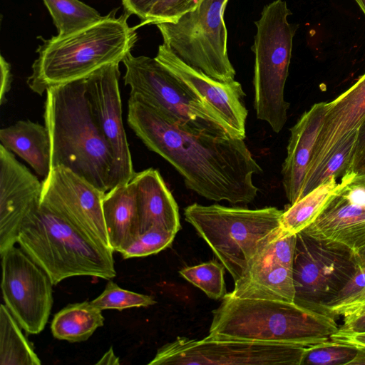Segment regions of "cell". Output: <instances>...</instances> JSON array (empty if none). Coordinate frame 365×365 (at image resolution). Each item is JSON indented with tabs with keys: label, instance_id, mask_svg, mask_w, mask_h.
Here are the masks:
<instances>
[{
	"label": "cell",
	"instance_id": "1",
	"mask_svg": "<svg viewBox=\"0 0 365 365\" xmlns=\"http://www.w3.org/2000/svg\"><path fill=\"white\" fill-rule=\"evenodd\" d=\"M128 123L145 146L182 176L186 187L216 202L247 204L257 197L253 176L262 172L244 139L192 132L130 96Z\"/></svg>",
	"mask_w": 365,
	"mask_h": 365
},
{
	"label": "cell",
	"instance_id": "2",
	"mask_svg": "<svg viewBox=\"0 0 365 365\" xmlns=\"http://www.w3.org/2000/svg\"><path fill=\"white\" fill-rule=\"evenodd\" d=\"M43 119L51 143V169L63 166L108 192L115 160L92 110L86 78L49 88Z\"/></svg>",
	"mask_w": 365,
	"mask_h": 365
},
{
	"label": "cell",
	"instance_id": "3",
	"mask_svg": "<svg viewBox=\"0 0 365 365\" xmlns=\"http://www.w3.org/2000/svg\"><path fill=\"white\" fill-rule=\"evenodd\" d=\"M124 12L116 10L98 21L66 35L43 39L27 79L38 95L53 86L86 78L102 67L122 62L135 46L138 34Z\"/></svg>",
	"mask_w": 365,
	"mask_h": 365
},
{
	"label": "cell",
	"instance_id": "4",
	"mask_svg": "<svg viewBox=\"0 0 365 365\" xmlns=\"http://www.w3.org/2000/svg\"><path fill=\"white\" fill-rule=\"evenodd\" d=\"M334 317L282 301L226 294L212 311L208 339L312 346L338 330Z\"/></svg>",
	"mask_w": 365,
	"mask_h": 365
},
{
	"label": "cell",
	"instance_id": "5",
	"mask_svg": "<svg viewBox=\"0 0 365 365\" xmlns=\"http://www.w3.org/2000/svg\"><path fill=\"white\" fill-rule=\"evenodd\" d=\"M17 243L53 285L74 276L111 279L116 275L112 250L41 203L24 220Z\"/></svg>",
	"mask_w": 365,
	"mask_h": 365
},
{
	"label": "cell",
	"instance_id": "6",
	"mask_svg": "<svg viewBox=\"0 0 365 365\" xmlns=\"http://www.w3.org/2000/svg\"><path fill=\"white\" fill-rule=\"evenodd\" d=\"M283 210L230 207L193 203L184 209L185 220L195 229L232 277L245 273L249 263L269 235L280 226Z\"/></svg>",
	"mask_w": 365,
	"mask_h": 365
},
{
	"label": "cell",
	"instance_id": "7",
	"mask_svg": "<svg viewBox=\"0 0 365 365\" xmlns=\"http://www.w3.org/2000/svg\"><path fill=\"white\" fill-rule=\"evenodd\" d=\"M122 62L125 68L123 80L130 88V96L143 101L188 130L240 138L215 108L155 58L134 56L130 52Z\"/></svg>",
	"mask_w": 365,
	"mask_h": 365
},
{
	"label": "cell",
	"instance_id": "8",
	"mask_svg": "<svg viewBox=\"0 0 365 365\" xmlns=\"http://www.w3.org/2000/svg\"><path fill=\"white\" fill-rule=\"evenodd\" d=\"M292 14L286 1L265 5L255 22L254 108L258 119L278 133L287 120L289 103L284 99L293 38L297 26L288 21Z\"/></svg>",
	"mask_w": 365,
	"mask_h": 365
},
{
	"label": "cell",
	"instance_id": "9",
	"mask_svg": "<svg viewBox=\"0 0 365 365\" xmlns=\"http://www.w3.org/2000/svg\"><path fill=\"white\" fill-rule=\"evenodd\" d=\"M228 0H200L174 21L156 24L163 44L187 65L220 82L235 80L224 11Z\"/></svg>",
	"mask_w": 365,
	"mask_h": 365
},
{
	"label": "cell",
	"instance_id": "10",
	"mask_svg": "<svg viewBox=\"0 0 365 365\" xmlns=\"http://www.w3.org/2000/svg\"><path fill=\"white\" fill-rule=\"evenodd\" d=\"M359 268L351 250L317 240L302 231L297 233L292 264L294 302L329 314L331 303Z\"/></svg>",
	"mask_w": 365,
	"mask_h": 365
},
{
	"label": "cell",
	"instance_id": "11",
	"mask_svg": "<svg viewBox=\"0 0 365 365\" xmlns=\"http://www.w3.org/2000/svg\"><path fill=\"white\" fill-rule=\"evenodd\" d=\"M308 346L178 336L149 365H301Z\"/></svg>",
	"mask_w": 365,
	"mask_h": 365
},
{
	"label": "cell",
	"instance_id": "12",
	"mask_svg": "<svg viewBox=\"0 0 365 365\" xmlns=\"http://www.w3.org/2000/svg\"><path fill=\"white\" fill-rule=\"evenodd\" d=\"M5 305L21 328L32 334L44 329L53 306V283L21 247L0 252Z\"/></svg>",
	"mask_w": 365,
	"mask_h": 365
},
{
	"label": "cell",
	"instance_id": "13",
	"mask_svg": "<svg viewBox=\"0 0 365 365\" xmlns=\"http://www.w3.org/2000/svg\"><path fill=\"white\" fill-rule=\"evenodd\" d=\"M105 193L58 165L53 167L42 182L41 204L65 218L98 245L112 250L103 211Z\"/></svg>",
	"mask_w": 365,
	"mask_h": 365
},
{
	"label": "cell",
	"instance_id": "14",
	"mask_svg": "<svg viewBox=\"0 0 365 365\" xmlns=\"http://www.w3.org/2000/svg\"><path fill=\"white\" fill-rule=\"evenodd\" d=\"M120 74L119 63H114L86 78V92L92 110L114 157L111 188L128 183L136 173L123 124Z\"/></svg>",
	"mask_w": 365,
	"mask_h": 365
},
{
	"label": "cell",
	"instance_id": "15",
	"mask_svg": "<svg viewBox=\"0 0 365 365\" xmlns=\"http://www.w3.org/2000/svg\"><path fill=\"white\" fill-rule=\"evenodd\" d=\"M353 173L341 178V187L305 234L338 245L356 255L365 248V190L352 180Z\"/></svg>",
	"mask_w": 365,
	"mask_h": 365
},
{
	"label": "cell",
	"instance_id": "16",
	"mask_svg": "<svg viewBox=\"0 0 365 365\" xmlns=\"http://www.w3.org/2000/svg\"><path fill=\"white\" fill-rule=\"evenodd\" d=\"M42 182L0 145V252L17 243L26 216L41 203Z\"/></svg>",
	"mask_w": 365,
	"mask_h": 365
},
{
	"label": "cell",
	"instance_id": "17",
	"mask_svg": "<svg viewBox=\"0 0 365 365\" xmlns=\"http://www.w3.org/2000/svg\"><path fill=\"white\" fill-rule=\"evenodd\" d=\"M180 78L195 95L215 108L235 130L240 138H245V123L248 111L242 85L234 80L220 82L187 65L163 43L155 57Z\"/></svg>",
	"mask_w": 365,
	"mask_h": 365
},
{
	"label": "cell",
	"instance_id": "18",
	"mask_svg": "<svg viewBox=\"0 0 365 365\" xmlns=\"http://www.w3.org/2000/svg\"><path fill=\"white\" fill-rule=\"evenodd\" d=\"M365 120V73L346 91L327 102L324 120L304 182L302 197L324 162Z\"/></svg>",
	"mask_w": 365,
	"mask_h": 365
},
{
	"label": "cell",
	"instance_id": "19",
	"mask_svg": "<svg viewBox=\"0 0 365 365\" xmlns=\"http://www.w3.org/2000/svg\"><path fill=\"white\" fill-rule=\"evenodd\" d=\"M327 102L314 104L290 129L287 155L282 168V184L290 205L301 198Z\"/></svg>",
	"mask_w": 365,
	"mask_h": 365
},
{
	"label": "cell",
	"instance_id": "20",
	"mask_svg": "<svg viewBox=\"0 0 365 365\" xmlns=\"http://www.w3.org/2000/svg\"><path fill=\"white\" fill-rule=\"evenodd\" d=\"M140 234L159 227L177 234L181 225L178 206L158 170L148 168L135 173Z\"/></svg>",
	"mask_w": 365,
	"mask_h": 365
},
{
	"label": "cell",
	"instance_id": "21",
	"mask_svg": "<svg viewBox=\"0 0 365 365\" xmlns=\"http://www.w3.org/2000/svg\"><path fill=\"white\" fill-rule=\"evenodd\" d=\"M103 211L110 247L120 253L140 235L135 187L132 180L105 193Z\"/></svg>",
	"mask_w": 365,
	"mask_h": 365
},
{
	"label": "cell",
	"instance_id": "22",
	"mask_svg": "<svg viewBox=\"0 0 365 365\" xmlns=\"http://www.w3.org/2000/svg\"><path fill=\"white\" fill-rule=\"evenodd\" d=\"M1 144L24 159L46 178L51 170V143L46 126L29 120H19L0 130Z\"/></svg>",
	"mask_w": 365,
	"mask_h": 365
},
{
	"label": "cell",
	"instance_id": "23",
	"mask_svg": "<svg viewBox=\"0 0 365 365\" xmlns=\"http://www.w3.org/2000/svg\"><path fill=\"white\" fill-rule=\"evenodd\" d=\"M230 294L240 298L294 302L292 269L280 264L264 266L235 282Z\"/></svg>",
	"mask_w": 365,
	"mask_h": 365
},
{
	"label": "cell",
	"instance_id": "24",
	"mask_svg": "<svg viewBox=\"0 0 365 365\" xmlns=\"http://www.w3.org/2000/svg\"><path fill=\"white\" fill-rule=\"evenodd\" d=\"M102 311L91 302L70 304L55 314L51 325L52 334L60 340L84 341L103 326Z\"/></svg>",
	"mask_w": 365,
	"mask_h": 365
},
{
	"label": "cell",
	"instance_id": "25",
	"mask_svg": "<svg viewBox=\"0 0 365 365\" xmlns=\"http://www.w3.org/2000/svg\"><path fill=\"white\" fill-rule=\"evenodd\" d=\"M335 177H331L283 211L280 218L282 231L297 235L319 217L341 187Z\"/></svg>",
	"mask_w": 365,
	"mask_h": 365
},
{
	"label": "cell",
	"instance_id": "26",
	"mask_svg": "<svg viewBox=\"0 0 365 365\" xmlns=\"http://www.w3.org/2000/svg\"><path fill=\"white\" fill-rule=\"evenodd\" d=\"M7 307L0 308V365H39L40 359Z\"/></svg>",
	"mask_w": 365,
	"mask_h": 365
},
{
	"label": "cell",
	"instance_id": "27",
	"mask_svg": "<svg viewBox=\"0 0 365 365\" xmlns=\"http://www.w3.org/2000/svg\"><path fill=\"white\" fill-rule=\"evenodd\" d=\"M48 9L58 35H66L86 27L103 16L80 0H43Z\"/></svg>",
	"mask_w": 365,
	"mask_h": 365
},
{
	"label": "cell",
	"instance_id": "28",
	"mask_svg": "<svg viewBox=\"0 0 365 365\" xmlns=\"http://www.w3.org/2000/svg\"><path fill=\"white\" fill-rule=\"evenodd\" d=\"M296 242L297 235L287 234L282 231L279 227L259 247L244 275L272 264H280L292 269Z\"/></svg>",
	"mask_w": 365,
	"mask_h": 365
},
{
	"label": "cell",
	"instance_id": "29",
	"mask_svg": "<svg viewBox=\"0 0 365 365\" xmlns=\"http://www.w3.org/2000/svg\"><path fill=\"white\" fill-rule=\"evenodd\" d=\"M225 269L221 262L212 260L185 267L179 273L187 281L200 288L208 297L219 299L226 294Z\"/></svg>",
	"mask_w": 365,
	"mask_h": 365
},
{
	"label": "cell",
	"instance_id": "30",
	"mask_svg": "<svg viewBox=\"0 0 365 365\" xmlns=\"http://www.w3.org/2000/svg\"><path fill=\"white\" fill-rule=\"evenodd\" d=\"M91 303L101 310H123L133 307H147L155 304L156 301L151 296L122 289L109 279L103 292Z\"/></svg>",
	"mask_w": 365,
	"mask_h": 365
},
{
	"label": "cell",
	"instance_id": "31",
	"mask_svg": "<svg viewBox=\"0 0 365 365\" xmlns=\"http://www.w3.org/2000/svg\"><path fill=\"white\" fill-rule=\"evenodd\" d=\"M357 352V347L329 340L308 346L301 365H348Z\"/></svg>",
	"mask_w": 365,
	"mask_h": 365
},
{
	"label": "cell",
	"instance_id": "32",
	"mask_svg": "<svg viewBox=\"0 0 365 365\" xmlns=\"http://www.w3.org/2000/svg\"><path fill=\"white\" fill-rule=\"evenodd\" d=\"M175 235L159 227H152L138 235L120 254L124 259H129L158 253L171 245Z\"/></svg>",
	"mask_w": 365,
	"mask_h": 365
},
{
	"label": "cell",
	"instance_id": "33",
	"mask_svg": "<svg viewBox=\"0 0 365 365\" xmlns=\"http://www.w3.org/2000/svg\"><path fill=\"white\" fill-rule=\"evenodd\" d=\"M200 0H157L140 25L174 21L194 9Z\"/></svg>",
	"mask_w": 365,
	"mask_h": 365
},
{
	"label": "cell",
	"instance_id": "34",
	"mask_svg": "<svg viewBox=\"0 0 365 365\" xmlns=\"http://www.w3.org/2000/svg\"><path fill=\"white\" fill-rule=\"evenodd\" d=\"M365 288V267H359L354 277L340 290L328 308V313L341 306L359 294Z\"/></svg>",
	"mask_w": 365,
	"mask_h": 365
},
{
	"label": "cell",
	"instance_id": "35",
	"mask_svg": "<svg viewBox=\"0 0 365 365\" xmlns=\"http://www.w3.org/2000/svg\"><path fill=\"white\" fill-rule=\"evenodd\" d=\"M343 316V325L335 333L351 334L365 332V302L344 312Z\"/></svg>",
	"mask_w": 365,
	"mask_h": 365
},
{
	"label": "cell",
	"instance_id": "36",
	"mask_svg": "<svg viewBox=\"0 0 365 365\" xmlns=\"http://www.w3.org/2000/svg\"><path fill=\"white\" fill-rule=\"evenodd\" d=\"M349 172H365V120L358 129L355 151Z\"/></svg>",
	"mask_w": 365,
	"mask_h": 365
},
{
	"label": "cell",
	"instance_id": "37",
	"mask_svg": "<svg viewBox=\"0 0 365 365\" xmlns=\"http://www.w3.org/2000/svg\"><path fill=\"white\" fill-rule=\"evenodd\" d=\"M157 0H122L124 12L136 15L143 21Z\"/></svg>",
	"mask_w": 365,
	"mask_h": 365
},
{
	"label": "cell",
	"instance_id": "38",
	"mask_svg": "<svg viewBox=\"0 0 365 365\" xmlns=\"http://www.w3.org/2000/svg\"><path fill=\"white\" fill-rule=\"evenodd\" d=\"M0 103L2 105L6 101V95L11 89L12 82L11 66L3 56L0 58Z\"/></svg>",
	"mask_w": 365,
	"mask_h": 365
},
{
	"label": "cell",
	"instance_id": "39",
	"mask_svg": "<svg viewBox=\"0 0 365 365\" xmlns=\"http://www.w3.org/2000/svg\"><path fill=\"white\" fill-rule=\"evenodd\" d=\"M330 339L340 343L350 344L356 347L365 348V332L351 334H339L334 333L331 336Z\"/></svg>",
	"mask_w": 365,
	"mask_h": 365
},
{
	"label": "cell",
	"instance_id": "40",
	"mask_svg": "<svg viewBox=\"0 0 365 365\" xmlns=\"http://www.w3.org/2000/svg\"><path fill=\"white\" fill-rule=\"evenodd\" d=\"M365 302V288L356 297L347 303L334 308L330 311V314L334 316L343 315L344 312L355 309Z\"/></svg>",
	"mask_w": 365,
	"mask_h": 365
},
{
	"label": "cell",
	"instance_id": "41",
	"mask_svg": "<svg viewBox=\"0 0 365 365\" xmlns=\"http://www.w3.org/2000/svg\"><path fill=\"white\" fill-rule=\"evenodd\" d=\"M119 358L115 356L112 347L106 351L96 364H119Z\"/></svg>",
	"mask_w": 365,
	"mask_h": 365
},
{
	"label": "cell",
	"instance_id": "42",
	"mask_svg": "<svg viewBox=\"0 0 365 365\" xmlns=\"http://www.w3.org/2000/svg\"><path fill=\"white\" fill-rule=\"evenodd\" d=\"M348 365H365V348L357 347V352Z\"/></svg>",
	"mask_w": 365,
	"mask_h": 365
},
{
	"label": "cell",
	"instance_id": "43",
	"mask_svg": "<svg viewBox=\"0 0 365 365\" xmlns=\"http://www.w3.org/2000/svg\"><path fill=\"white\" fill-rule=\"evenodd\" d=\"M352 180L365 190V172L359 173H353Z\"/></svg>",
	"mask_w": 365,
	"mask_h": 365
},
{
	"label": "cell",
	"instance_id": "44",
	"mask_svg": "<svg viewBox=\"0 0 365 365\" xmlns=\"http://www.w3.org/2000/svg\"><path fill=\"white\" fill-rule=\"evenodd\" d=\"M359 267H365V248L355 255Z\"/></svg>",
	"mask_w": 365,
	"mask_h": 365
},
{
	"label": "cell",
	"instance_id": "45",
	"mask_svg": "<svg viewBox=\"0 0 365 365\" xmlns=\"http://www.w3.org/2000/svg\"><path fill=\"white\" fill-rule=\"evenodd\" d=\"M355 1L358 4V5L365 14V0H355Z\"/></svg>",
	"mask_w": 365,
	"mask_h": 365
}]
</instances>
